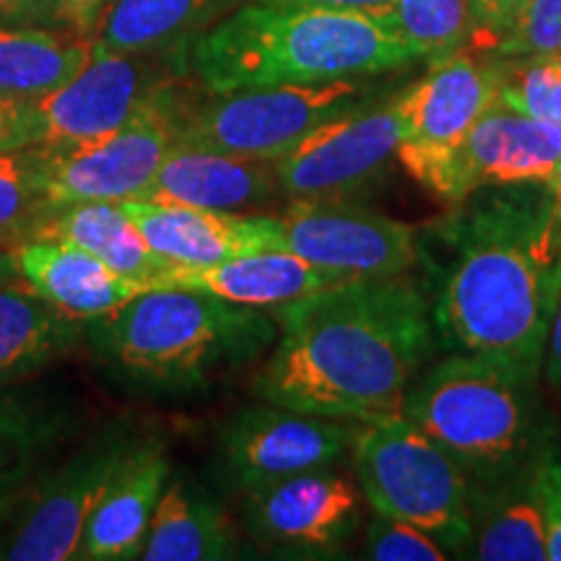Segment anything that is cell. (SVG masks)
Masks as SVG:
<instances>
[{"label": "cell", "instance_id": "cell-1", "mask_svg": "<svg viewBox=\"0 0 561 561\" xmlns=\"http://www.w3.org/2000/svg\"><path fill=\"white\" fill-rule=\"evenodd\" d=\"M278 339L255 377L261 401L369 421L401 411L434 356L432 299L411 273L356 278L276 307Z\"/></svg>", "mask_w": 561, "mask_h": 561}, {"label": "cell", "instance_id": "cell-2", "mask_svg": "<svg viewBox=\"0 0 561 561\" xmlns=\"http://www.w3.org/2000/svg\"><path fill=\"white\" fill-rule=\"evenodd\" d=\"M450 263L432 299L437 343L543 364L561 280V203L546 182L483 187L439 231Z\"/></svg>", "mask_w": 561, "mask_h": 561}, {"label": "cell", "instance_id": "cell-3", "mask_svg": "<svg viewBox=\"0 0 561 561\" xmlns=\"http://www.w3.org/2000/svg\"><path fill=\"white\" fill-rule=\"evenodd\" d=\"M388 19L320 5L248 0L185 47V68L208 94L375 79L413 62Z\"/></svg>", "mask_w": 561, "mask_h": 561}, {"label": "cell", "instance_id": "cell-4", "mask_svg": "<svg viewBox=\"0 0 561 561\" xmlns=\"http://www.w3.org/2000/svg\"><path fill=\"white\" fill-rule=\"evenodd\" d=\"M278 322L193 289L157 286L87 322V343L117 380L157 396H193L255 362Z\"/></svg>", "mask_w": 561, "mask_h": 561}, {"label": "cell", "instance_id": "cell-5", "mask_svg": "<svg viewBox=\"0 0 561 561\" xmlns=\"http://www.w3.org/2000/svg\"><path fill=\"white\" fill-rule=\"evenodd\" d=\"M543 364L500 354H447L405 392L403 416L434 437L473 491L536 466L557 421L541 398Z\"/></svg>", "mask_w": 561, "mask_h": 561}, {"label": "cell", "instance_id": "cell-6", "mask_svg": "<svg viewBox=\"0 0 561 561\" xmlns=\"http://www.w3.org/2000/svg\"><path fill=\"white\" fill-rule=\"evenodd\" d=\"M354 476L377 515L416 525L447 553L473 536V486L437 439L401 411L356 421Z\"/></svg>", "mask_w": 561, "mask_h": 561}, {"label": "cell", "instance_id": "cell-7", "mask_svg": "<svg viewBox=\"0 0 561 561\" xmlns=\"http://www.w3.org/2000/svg\"><path fill=\"white\" fill-rule=\"evenodd\" d=\"M377 96L369 79L242 89L210 94L182 112L178 140L198 149L276 164L294 146L343 112Z\"/></svg>", "mask_w": 561, "mask_h": 561}, {"label": "cell", "instance_id": "cell-8", "mask_svg": "<svg viewBox=\"0 0 561 561\" xmlns=\"http://www.w3.org/2000/svg\"><path fill=\"white\" fill-rule=\"evenodd\" d=\"M185 50L112 53L96 45L79 73L50 94L37 96L39 144H81L121 130L157 110L187 107Z\"/></svg>", "mask_w": 561, "mask_h": 561}, {"label": "cell", "instance_id": "cell-9", "mask_svg": "<svg viewBox=\"0 0 561 561\" xmlns=\"http://www.w3.org/2000/svg\"><path fill=\"white\" fill-rule=\"evenodd\" d=\"M146 434L130 421H115L76 450L58 471L42 476L26 491L0 541V559H79L91 517Z\"/></svg>", "mask_w": 561, "mask_h": 561}, {"label": "cell", "instance_id": "cell-10", "mask_svg": "<svg viewBox=\"0 0 561 561\" xmlns=\"http://www.w3.org/2000/svg\"><path fill=\"white\" fill-rule=\"evenodd\" d=\"M403 138L398 91L356 104L278 159L276 178L289 201H346L385 180Z\"/></svg>", "mask_w": 561, "mask_h": 561}, {"label": "cell", "instance_id": "cell-11", "mask_svg": "<svg viewBox=\"0 0 561 561\" xmlns=\"http://www.w3.org/2000/svg\"><path fill=\"white\" fill-rule=\"evenodd\" d=\"M356 421L325 419L261 401L237 411L216 437V473L248 494L289 476L331 468L351 455Z\"/></svg>", "mask_w": 561, "mask_h": 561}, {"label": "cell", "instance_id": "cell-12", "mask_svg": "<svg viewBox=\"0 0 561 561\" xmlns=\"http://www.w3.org/2000/svg\"><path fill=\"white\" fill-rule=\"evenodd\" d=\"M273 219L280 250L346 280L405 276L424 261L413 224L348 201H289Z\"/></svg>", "mask_w": 561, "mask_h": 561}, {"label": "cell", "instance_id": "cell-13", "mask_svg": "<svg viewBox=\"0 0 561 561\" xmlns=\"http://www.w3.org/2000/svg\"><path fill=\"white\" fill-rule=\"evenodd\" d=\"M187 107L149 112L121 130L81 144H39L45 151L47 208L138 201L178 140Z\"/></svg>", "mask_w": 561, "mask_h": 561}, {"label": "cell", "instance_id": "cell-14", "mask_svg": "<svg viewBox=\"0 0 561 561\" xmlns=\"http://www.w3.org/2000/svg\"><path fill=\"white\" fill-rule=\"evenodd\" d=\"M500 94V73L468 53H453L432 62L413 87L398 91L403 138L398 161L426 191H437L442 174L462 140Z\"/></svg>", "mask_w": 561, "mask_h": 561}, {"label": "cell", "instance_id": "cell-15", "mask_svg": "<svg viewBox=\"0 0 561 561\" xmlns=\"http://www.w3.org/2000/svg\"><path fill=\"white\" fill-rule=\"evenodd\" d=\"M242 496L248 533L280 557H339L362 520L359 481L333 471V466L289 476Z\"/></svg>", "mask_w": 561, "mask_h": 561}, {"label": "cell", "instance_id": "cell-16", "mask_svg": "<svg viewBox=\"0 0 561 561\" xmlns=\"http://www.w3.org/2000/svg\"><path fill=\"white\" fill-rule=\"evenodd\" d=\"M561 167V128L496 96L455 151L434 195L458 203L483 187L549 182Z\"/></svg>", "mask_w": 561, "mask_h": 561}, {"label": "cell", "instance_id": "cell-17", "mask_svg": "<svg viewBox=\"0 0 561 561\" xmlns=\"http://www.w3.org/2000/svg\"><path fill=\"white\" fill-rule=\"evenodd\" d=\"M121 206L170 268H203L248 252L278 248L273 216H242L234 210L153 201H125Z\"/></svg>", "mask_w": 561, "mask_h": 561}, {"label": "cell", "instance_id": "cell-18", "mask_svg": "<svg viewBox=\"0 0 561 561\" xmlns=\"http://www.w3.org/2000/svg\"><path fill=\"white\" fill-rule=\"evenodd\" d=\"M280 193L276 167L174 140L157 178L138 201L237 210L268 203Z\"/></svg>", "mask_w": 561, "mask_h": 561}, {"label": "cell", "instance_id": "cell-19", "mask_svg": "<svg viewBox=\"0 0 561 561\" xmlns=\"http://www.w3.org/2000/svg\"><path fill=\"white\" fill-rule=\"evenodd\" d=\"M343 280L346 278L318 268L289 250L273 248L203 265V268H170L161 276L159 286L203 291L231 305L257 307V310H276Z\"/></svg>", "mask_w": 561, "mask_h": 561}, {"label": "cell", "instance_id": "cell-20", "mask_svg": "<svg viewBox=\"0 0 561 561\" xmlns=\"http://www.w3.org/2000/svg\"><path fill=\"white\" fill-rule=\"evenodd\" d=\"M170 476L172 466L164 442L146 437L91 517L83 533L79 561L140 559L151 515Z\"/></svg>", "mask_w": 561, "mask_h": 561}, {"label": "cell", "instance_id": "cell-21", "mask_svg": "<svg viewBox=\"0 0 561 561\" xmlns=\"http://www.w3.org/2000/svg\"><path fill=\"white\" fill-rule=\"evenodd\" d=\"M13 252L26 289L81 322L115 312L140 291L151 289L66 242H26Z\"/></svg>", "mask_w": 561, "mask_h": 561}, {"label": "cell", "instance_id": "cell-22", "mask_svg": "<svg viewBox=\"0 0 561 561\" xmlns=\"http://www.w3.org/2000/svg\"><path fill=\"white\" fill-rule=\"evenodd\" d=\"M30 242L73 244L121 276L140 280L151 289H157L161 276L170 271V265L149 248L121 203H73L47 208Z\"/></svg>", "mask_w": 561, "mask_h": 561}, {"label": "cell", "instance_id": "cell-23", "mask_svg": "<svg viewBox=\"0 0 561 561\" xmlns=\"http://www.w3.org/2000/svg\"><path fill=\"white\" fill-rule=\"evenodd\" d=\"M87 341V322L68 318L24 284L0 286V390L50 369Z\"/></svg>", "mask_w": 561, "mask_h": 561}, {"label": "cell", "instance_id": "cell-24", "mask_svg": "<svg viewBox=\"0 0 561 561\" xmlns=\"http://www.w3.org/2000/svg\"><path fill=\"white\" fill-rule=\"evenodd\" d=\"M237 557V533L219 502L185 479H170L151 515L140 559L221 561Z\"/></svg>", "mask_w": 561, "mask_h": 561}, {"label": "cell", "instance_id": "cell-25", "mask_svg": "<svg viewBox=\"0 0 561 561\" xmlns=\"http://www.w3.org/2000/svg\"><path fill=\"white\" fill-rule=\"evenodd\" d=\"M466 551L481 561L549 559V533L533 468L500 486L473 491V536Z\"/></svg>", "mask_w": 561, "mask_h": 561}, {"label": "cell", "instance_id": "cell-26", "mask_svg": "<svg viewBox=\"0 0 561 561\" xmlns=\"http://www.w3.org/2000/svg\"><path fill=\"white\" fill-rule=\"evenodd\" d=\"M237 0H112L96 45L112 53H178Z\"/></svg>", "mask_w": 561, "mask_h": 561}, {"label": "cell", "instance_id": "cell-27", "mask_svg": "<svg viewBox=\"0 0 561 561\" xmlns=\"http://www.w3.org/2000/svg\"><path fill=\"white\" fill-rule=\"evenodd\" d=\"M94 37L39 30V26H0V96L50 94L73 79L91 60Z\"/></svg>", "mask_w": 561, "mask_h": 561}, {"label": "cell", "instance_id": "cell-28", "mask_svg": "<svg viewBox=\"0 0 561 561\" xmlns=\"http://www.w3.org/2000/svg\"><path fill=\"white\" fill-rule=\"evenodd\" d=\"M76 430V409L37 388L0 390V473L37 466Z\"/></svg>", "mask_w": 561, "mask_h": 561}, {"label": "cell", "instance_id": "cell-29", "mask_svg": "<svg viewBox=\"0 0 561 561\" xmlns=\"http://www.w3.org/2000/svg\"><path fill=\"white\" fill-rule=\"evenodd\" d=\"M47 210L45 151L39 144L0 153V250H19Z\"/></svg>", "mask_w": 561, "mask_h": 561}, {"label": "cell", "instance_id": "cell-30", "mask_svg": "<svg viewBox=\"0 0 561 561\" xmlns=\"http://www.w3.org/2000/svg\"><path fill=\"white\" fill-rule=\"evenodd\" d=\"M390 24L416 60L437 62L471 37L468 0H396Z\"/></svg>", "mask_w": 561, "mask_h": 561}, {"label": "cell", "instance_id": "cell-31", "mask_svg": "<svg viewBox=\"0 0 561 561\" xmlns=\"http://www.w3.org/2000/svg\"><path fill=\"white\" fill-rule=\"evenodd\" d=\"M496 73L500 102L561 128V53L515 58L512 66H496Z\"/></svg>", "mask_w": 561, "mask_h": 561}, {"label": "cell", "instance_id": "cell-32", "mask_svg": "<svg viewBox=\"0 0 561 561\" xmlns=\"http://www.w3.org/2000/svg\"><path fill=\"white\" fill-rule=\"evenodd\" d=\"M494 53L510 60L561 53V0H530Z\"/></svg>", "mask_w": 561, "mask_h": 561}, {"label": "cell", "instance_id": "cell-33", "mask_svg": "<svg viewBox=\"0 0 561 561\" xmlns=\"http://www.w3.org/2000/svg\"><path fill=\"white\" fill-rule=\"evenodd\" d=\"M367 557L377 561H445L450 553L416 525L375 512L367 525Z\"/></svg>", "mask_w": 561, "mask_h": 561}, {"label": "cell", "instance_id": "cell-34", "mask_svg": "<svg viewBox=\"0 0 561 561\" xmlns=\"http://www.w3.org/2000/svg\"><path fill=\"white\" fill-rule=\"evenodd\" d=\"M112 0H30V26L96 37Z\"/></svg>", "mask_w": 561, "mask_h": 561}, {"label": "cell", "instance_id": "cell-35", "mask_svg": "<svg viewBox=\"0 0 561 561\" xmlns=\"http://www.w3.org/2000/svg\"><path fill=\"white\" fill-rule=\"evenodd\" d=\"M538 496H541L546 533H549V559L561 561V424L546 439L536 466H533Z\"/></svg>", "mask_w": 561, "mask_h": 561}, {"label": "cell", "instance_id": "cell-36", "mask_svg": "<svg viewBox=\"0 0 561 561\" xmlns=\"http://www.w3.org/2000/svg\"><path fill=\"white\" fill-rule=\"evenodd\" d=\"M39 144V117L34 100L0 96V153Z\"/></svg>", "mask_w": 561, "mask_h": 561}, {"label": "cell", "instance_id": "cell-37", "mask_svg": "<svg viewBox=\"0 0 561 561\" xmlns=\"http://www.w3.org/2000/svg\"><path fill=\"white\" fill-rule=\"evenodd\" d=\"M530 0H468L471 5V34L486 50H494L502 34L515 24Z\"/></svg>", "mask_w": 561, "mask_h": 561}, {"label": "cell", "instance_id": "cell-38", "mask_svg": "<svg viewBox=\"0 0 561 561\" xmlns=\"http://www.w3.org/2000/svg\"><path fill=\"white\" fill-rule=\"evenodd\" d=\"M37 466H21L13 471L0 473V536L9 528V523L16 515V510L24 502L26 491L32 486V476Z\"/></svg>", "mask_w": 561, "mask_h": 561}, {"label": "cell", "instance_id": "cell-39", "mask_svg": "<svg viewBox=\"0 0 561 561\" xmlns=\"http://www.w3.org/2000/svg\"><path fill=\"white\" fill-rule=\"evenodd\" d=\"M543 375L553 390L561 396V280L557 305H553L549 335H546V351H543Z\"/></svg>", "mask_w": 561, "mask_h": 561}, {"label": "cell", "instance_id": "cell-40", "mask_svg": "<svg viewBox=\"0 0 561 561\" xmlns=\"http://www.w3.org/2000/svg\"><path fill=\"white\" fill-rule=\"evenodd\" d=\"M278 3H299V5H320V9H335V11H356L367 13V16L388 19L396 5V0H278Z\"/></svg>", "mask_w": 561, "mask_h": 561}, {"label": "cell", "instance_id": "cell-41", "mask_svg": "<svg viewBox=\"0 0 561 561\" xmlns=\"http://www.w3.org/2000/svg\"><path fill=\"white\" fill-rule=\"evenodd\" d=\"M0 26H30V0H0Z\"/></svg>", "mask_w": 561, "mask_h": 561}, {"label": "cell", "instance_id": "cell-42", "mask_svg": "<svg viewBox=\"0 0 561 561\" xmlns=\"http://www.w3.org/2000/svg\"><path fill=\"white\" fill-rule=\"evenodd\" d=\"M16 284H24V280H21L16 252L0 250V286H16Z\"/></svg>", "mask_w": 561, "mask_h": 561}, {"label": "cell", "instance_id": "cell-43", "mask_svg": "<svg viewBox=\"0 0 561 561\" xmlns=\"http://www.w3.org/2000/svg\"><path fill=\"white\" fill-rule=\"evenodd\" d=\"M546 185H549V187H551V191H553V195H557V201L561 203V167H559V172H557V174H553V178H551L549 182H546Z\"/></svg>", "mask_w": 561, "mask_h": 561}]
</instances>
